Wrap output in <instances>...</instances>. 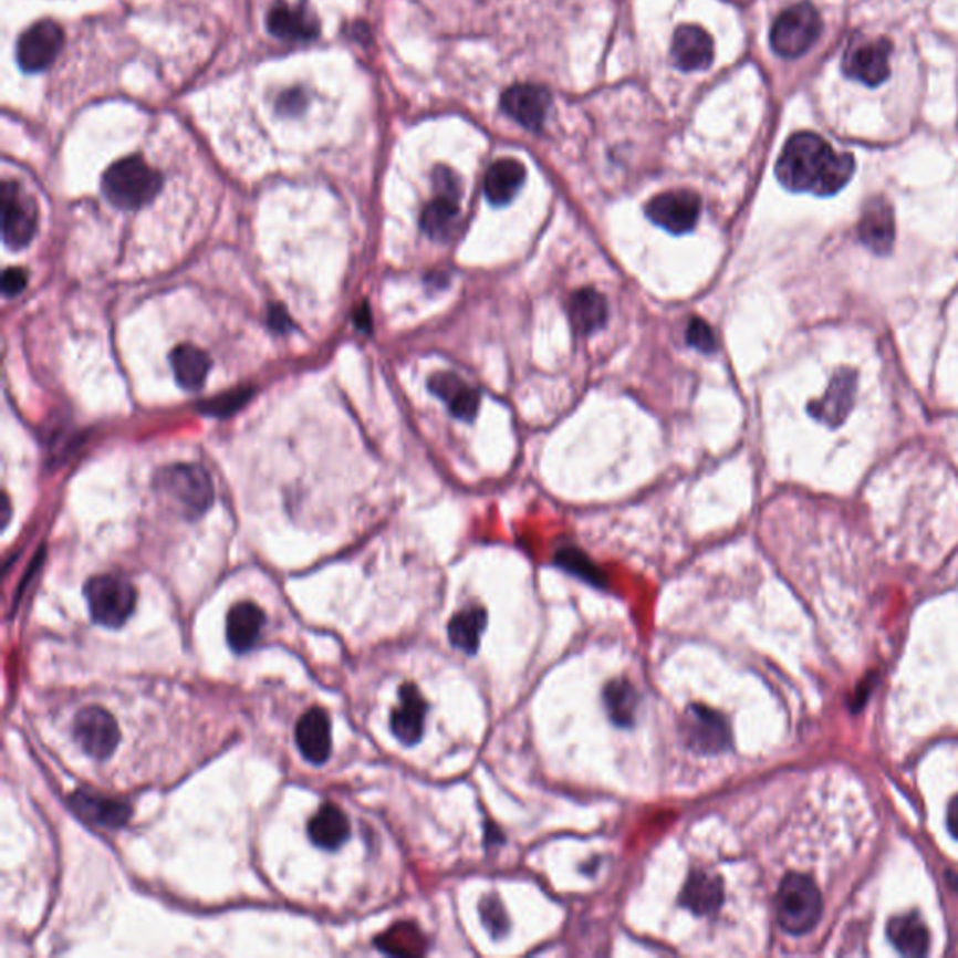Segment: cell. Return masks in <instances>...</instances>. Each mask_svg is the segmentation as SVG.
Returning a JSON list of instances; mask_svg holds the SVG:
<instances>
[{
    "instance_id": "23",
    "label": "cell",
    "mask_w": 958,
    "mask_h": 958,
    "mask_svg": "<svg viewBox=\"0 0 958 958\" xmlns=\"http://www.w3.org/2000/svg\"><path fill=\"white\" fill-rule=\"evenodd\" d=\"M527 180V169L517 159H498L487 169L483 191L492 207H506Z\"/></svg>"
},
{
    "instance_id": "1",
    "label": "cell",
    "mask_w": 958,
    "mask_h": 958,
    "mask_svg": "<svg viewBox=\"0 0 958 958\" xmlns=\"http://www.w3.org/2000/svg\"><path fill=\"white\" fill-rule=\"evenodd\" d=\"M854 169L850 154H839L813 132H800L787 140L777 159L775 175L790 191L830 197L850 183Z\"/></svg>"
},
{
    "instance_id": "19",
    "label": "cell",
    "mask_w": 958,
    "mask_h": 958,
    "mask_svg": "<svg viewBox=\"0 0 958 958\" xmlns=\"http://www.w3.org/2000/svg\"><path fill=\"white\" fill-rule=\"evenodd\" d=\"M722 897V879L714 871L697 868L689 874L686 886L679 893V903L697 916H710L721 908Z\"/></svg>"
},
{
    "instance_id": "15",
    "label": "cell",
    "mask_w": 958,
    "mask_h": 958,
    "mask_svg": "<svg viewBox=\"0 0 958 958\" xmlns=\"http://www.w3.org/2000/svg\"><path fill=\"white\" fill-rule=\"evenodd\" d=\"M268 31L287 42H310L319 37V19L305 4L291 7L287 2H275L268 12Z\"/></svg>"
},
{
    "instance_id": "38",
    "label": "cell",
    "mask_w": 958,
    "mask_h": 958,
    "mask_svg": "<svg viewBox=\"0 0 958 958\" xmlns=\"http://www.w3.org/2000/svg\"><path fill=\"white\" fill-rule=\"evenodd\" d=\"M947 830L952 837L958 839V795L952 798L949 809H947Z\"/></svg>"
},
{
    "instance_id": "36",
    "label": "cell",
    "mask_w": 958,
    "mask_h": 958,
    "mask_svg": "<svg viewBox=\"0 0 958 958\" xmlns=\"http://www.w3.org/2000/svg\"><path fill=\"white\" fill-rule=\"evenodd\" d=\"M27 287V273L21 268H8L2 275V291L7 296H15Z\"/></svg>"
},
{
    "instance_id": "20",
    "label": "cell",
    "mask_w": 958,
    "mask_h": 958,
    "mask_svg": "<svg viewBox=\"0 0 958 958\" xmlns=\"http://www.w3.org/2000/svg\"><path fill=\"white\" fill-rule=\"evenodd\" d=\"M429 389L448 405L449 413L462 421H472L478 414L479 392L468 386L454 373H437L429 381Z\"/></svg>"
},
{
    "instance_id": "17",
    "label": "cell",
    "mask_w": 958,
    "mask_h": 958,
    "mask_svg": "<svg viewBox=\"0 0 958 958\" xmlns=\"http://www.w3.org/2000/svg\"><path fill=\"white\" fill-rule=\"evenodd\" d=\"M427 702L413 684L399 689V704L392 711V732L405 746H416L424 736Z\"/></svg>"
},
{
    "instance_id": "27",
    "label": "cell",
    "mask_w": 958,
    "mask_h": 958,
    "mask_svg": "<svg viewBox=\"0 0 958 958\" xmlns=\"http://www.w3.org/2000/svg\"><path fill=\"white\" fill-rule=\"evenodd\" d=\"M887 936L893 946L906 957H925L928 952L927 925L921 921L917 914H906L889 921Z\"/></svg>"
},
{
    "instance_id": "16",
    "label": "cell",
    "mask_w": 958,
    "mask_h": 958,
    "mask_svg": "<svg viewBox=\"0 0 958 958\" xmlns=\"http://www.w3.org/2000/svg\"><path fill=\"white\" fill-rule=\"evenodd\" d=\"M674 64L684 72H698L714 62V40L697 24H681L673 38Z\"/></svg>"
},
{
    "instance_id": "35",
    "label": "cell",
    "mask_w": 958,
    "mask_h": 958,
    "mask_svg": "<svg viewBox=\"0 0 958 958\" xmlns=\"http://www.w3.org/2000/svg\"><path fill=\"white\" fill-rule=\"evenodd\" d=\"M305 107H308V96L300 88L283 92L278 100V111L281 115H300L304 113Z\"/></svg>"
},
{
    "instance_id": "24",
    "label": "cell",
    "mask_w": 958,
    "mask_h": 958,
    "mask_svg": "<svg viewBox=\"0 0 958 958\" xmlns=\"http://www.w3.org/2000/svg\"><path fill=\"white\" fill-rule=\"evenodd\" d=\"M308 833L319 848L337 850L351 837V822L340 806L324 803L310 820Z\"/></svg>"
},
{
    "instance_id": "2",
    "label": "cell",
    "mask_w": 958,
    "mask_h": 958,
    "mask_svg": "<svg viewBox=\"0 0 958 958\" xmlns=\"http://www.w3.org/2000/svg\"><path fill=\"white\" fill-rule=\"evenodd\" d=\"M164 178L140 156H129L105 170L102 189L105 199L121 210H139L156 199Z\"/></svg>"
},
{
    "instance_id": "13",
    "label": "cell",
    "mask_w": 958,
    "mask_h": 958,
    "mask_svg": "<svg viewBox=\"0 0 958 958\" xmlns=\"http://www.w3.org/2000/svg\"><path fill=\"white\" fill-rule=\"evenodd\" d=\"M892 42L886 38L855 43L844 55L843 70L850 80L863 85L878 86L889 77Z\"/></svg>"
},
{
    "instance_id": "6",
    "label": "cell",
    "mask_w": 958,
    "mask_h": 958,
    "mask_svg": "<svg viewBox=\"0 0 958 958\" xmlns=\"http://www.w3.org/2000/svg\"><path fill=\"white\" fill-rule=\"evenodd\" d=\"M822 32V19L816 8L800 2L784 10L771 27V48L783 59H798L813 48Z\"/></svg>"
},
{
    "instance_id": "28",
    "label": "cell",
    "mask_w": 958,
    "mask_h": 958,
    "mask_svg": "<svg viewBox=\"0 0 958 958\" xmlns=\"http://www.w3.org/2000/svg\"><path fill=\"white\" fill-rule=\"evenodd\" d=\"M487 613L479 605H468L451 618L448 625V635L451 644L465 654L472 655L478 652L479 641L486 632Z\"/></svg>"
},
{
    "instance_id": "31",
    "label": "cell",
    "mask_w": 958,
    "mask_h": 958,
    "mask_svg": "<svg viewBox=\"0 0 958 958\" xmlns=\"http://www.w3.org/2000/svg\"><path fill=\"white\" fill-rule=\"evenodd\" d=\"M479 914L481 921L486 925L487 930L491 933L492 938H502L510 930V917L503 910L502 903L497 897H486L479 904Z\"/></svg>"
},
{
    "instance_id": "29",
    "label": "cell",
    "mask_w": 958,
    "mask_h": 958,
    "mask_svg": "<svg viewBox=\"0 0 958 958\" xmlns=\"http://www.w3.org/2000/svg\"><path fill=\"white\" fill-rule=\"evenodd\" d=\"M608 719L618 727H632L637 717L638 693L627 679H613L603 689Z\"/></svg>"
},
{
    "instance_id": "14",
    "label": "cell",
    "mask_w": 958,
    "mask_h": 958,
    "mask_svg": "<svg viewBox=\"0 0 958 958\" xmlns=\"http://www.w3.org/2000/svg\"><path fill=\"white\" fill-rule=\"evenodd\" d=\"M551 105L546 88L532 83H519L503 92L502 110L528 129H540Z\"/></svg>"
},
{
    "instance_id": "5",
    "label": "cell",
    "mask_w": 958,
    "mask_h": 958,
    "mask_svg": "<svg viewBox=\"0 0 958 958\" xmlns=\"http://www.w3.org/2000/svg\"><path fill=\"white\" fill-rule=\"evenodd\" d=\"M85 597L92 619L111 629L126 624L137 603L134 584L118 575L92 576L85 584Z\"/></svg>"
},
{
    "instance_id": "37",
    "label": "cell",
    "mask_w": 958,
    "mask_h": 958,
    "mask_svg": "<svg viewBox=\"0 0 958 958\" xmlns=\"http://www.w3.org/2000/svg\"><path fill=\"white\" fill-rule=\"evenodd\" d=\"M268 321H270V326L278 332H287L291 327V319L287 315V311L281 310V308H272Z\"/></svg>"
},
{
    "instance_id": "9",
    "label": "cell",
    "mask_w": 958,
    "mask_h": 958,
    "mask_svg": "<svg viewBox=\"0 0 958 958\" xmlns=\"http://www.w3.org/2000/svg\"><path fill=\"white\" fill-rule=\"evenodd\" d=\"M38 229L37 200L27 194L21 184L7 180L2 184V237L8 248L23 249L32 242Z\"/></svg>"
},
{
    "instance_id": "3",
    "label": "cell",
    "mask_w": 958,
    "mask_h": 958,
    "mask_svg": "<svg viewBox=\"0 0 958 958\" xmlns=\"http://www.w3.org/2000/svg\"><path fill=\"white\" fill-rule=\"evenodd\" d=\"M156 489L184 517L197 519L212 506V479L199 465H173L158 473Z\"/></svg>"
},
{
    "instance_id": "30",
    "label": "cell",
    "mask_w": 958,
    "mask_h": 958,
    "mask_svg": "<svg viewBox=\"0 0 958 958\" xmlns=\"http://www.w3.org/2000/svg\"><path fill=\"white\" fill-rule=\"evenodd\" d=\"M862 237L874 248H889L893 240V214L884 200L868 205L862 219Z\"/></svg>"
},
{
    "instance_id": "10",
    "label": "cell",
    "mask_w": 958,
    "mask_h": 958,
    "mask_svg": "<svg viewBox=\"0 0 958 958\" xmlns=\"http://www.w3.org/2000/svg\"><path fill=\"white\" fill-rule=\"evenodd\" d=\"M73 736L92 759L107 760L121 741V728L115 717L100 706H88L75 716Z\"/></svg>"
},
{
    "instance_id": "26",
    "label": "cell",
    "mask_w": 958,
    "mask_h": 958,
    "mask_svg": "<svg viewBox=\"0 0 958 958\" xmlns=\"http://www.w3.org/2000/svg\"><path fill=\"white\" fill-rule=\"evenodd\" d=\"M570 315L579 334H594L607 322V302L594 289H581L571 296Z\"/></svg>"
},
{
    "instance_id": "32",
    "label": "cell",
    "mask_w": 958,
    "mask_h": 958,
    "mask_svg": "<svg viewBox=\"0 0 958 958\" xmlns=\"http://www.w3.org/2000/svg\"><path fill=\"white\" fill-rule=\"evenodd\" d=\"M556 562L560 565H564L565 570L571 571V573L583 576L590 583H601L603 581V575H601L600 571L595 570L594 564L584 556L583 552L576 551V549L560 551Z\"/></svg>"
},
{
    "instance_id": "33",
    "label": "cell",
    "mask_w": 958,
    "mask_h": 958,
    "mask_svg": "<svg viewBox=\"0 0 958 958\" xmlns=\"http://www.w3.org/2000/svg\"><path fill=\"white\" fill-rule=\"evenodd\" d=\"M687 343L704 354H710L717 348L716 332L702 319H693L687 326Z\"/></svg>"
},
{
    "instance_id": "25",
    "label": "cell",
    "mask_w": 958,
    "mask_h": 958,
    "mask_svg": "<svg viewBox=\"0 0 958 958\" xmlns=\"http://www.w3.org/2000/svg\"><path fill=\"white\" fill-rule=\"evenodd\" d=\"M170 365H173L176 383L188 392H199L207 383L210 358L207 352L200 351L199 346H176L170 354Z\"/></svg>"
},
{
    "instance_id": "7",
    "label": "cell",
    "mask_w": 958,
    "mask_h": 958,
    "mask_svg": "<svg viewBox=\"0 0 958 958\" xmlns=\"http://www.w3.org/2000/svg\"><path fill=\"white\" fill-rule=\"evenodd\" d=\"M679 736L698 754H717L730 747L732 736L725 717L702 704H691L679 719Z\"/></svg>"
},
{
    "instance_id": "21",
    "label": "cell",
    "mask_w": 958,
    "mask_h": 958,
    "mask_svg": "<svg viewBox=\"0 0 958 958\" xmlns=\"http://www.w3.org/2000/svg\"><path fill=\"white\" fill-rule=\"evenodd\" d=\"M267 616L251 601L237 603L227 614V643L237 654H246L261 637Z\"/></svg>"
},
{
    "instance_id": "11",
    "label": "cell",
    "mask_w": 958,
    "mask_h": 958,
    "mask_svg": "<svg viewBox=\"0 0 958 958\" xmlns=\"http://www.w3.org/2000/svg\"><path fill=\"white\" fill-rule=\"evenodd\" d=\"M702 202L691 189H673L657 195L646 205V216L652 223L670 235H686L697 225Z\"/></svg>"
},
{
    "instance_id": "8",
    "label": "cell",
    "mask_w": 958,
    "mask_h": 958,
    "mask_svg": "<svg viewBox=\"0 0 958 958\" xmlns=\"http://www.w3.org/2000/svg\"><path fill=\"white\" fill-rule=\"evenodd\" d=\"M435 191L437 197L425 207L421 214V229L427 237L442 242L448 240L454 231L457 216H459V200H461V186L454 170L448 167H437L435 175Z\"/></svg>"
},
{
    "instance_id": "12",
    "label": "cell",
    "mask_w": 958,
    "mask_h": 958,
    "mask_svg": "<svg viewBox=\"0 0 958 958\" xmlns=\"http://www.w3.org/2000/svg\"><path fill=\"white\" fill-rule=\"evenodd\" d=\"M64 48V31L55 21H38L21 34L18 42V62L27 73L48 70Z\"/></svg>"
},
{
    "instance_id": "4",
    "label": "cell",
    "mask_w": 958,
    "mask_h": 958,
    "mask_svg": "<svg viewBox=\"0 0 958 958\" xmlns=\"http://www.w3.org/2000/svg\"><path fill=\"white\" fill-rule=\"evenodd\" d=\"M777 921L790 935H806L819 925L824 903L820 889L805 874L784 876L775 898Z\"/></svg>"
},
{
    "instance_id": "22",
    "label": "cell",
    "mask_w": 958,
    "mask_h": 958,
    "mask_svg": "<svg viewBox=\"0 0 958 958\" xmlns=\"http://www.w3.org/2000/svg\"><path fill=\"white\" fill-rule=\"evenodd\" d=\"M70 801L73 811L91 824L122 827L132 816V811L124 801L111 800L91 790H77Z\"/></svg>"
},
{
    "instance_id": "18",
    "label": "cell",
    "mask_w": 958,
    "mask_h": 958,
    "mask_svg": "<svg viewBox=\"0 0 958 958\" xmlns=\"http://www.w3.org/2000/svg\"><path fill=\"white\" fill-rule=\"evenodd\" d=\"M298 749L311 764H324L332 752V728L326 711L311 708L296 725Z\"/></svg>"
},
{
    "instance_id": "34",
    "label": "cell",
    "mask_w": 958,
    "mask_h": 958,
    "mask_svg": "<svg viewBox=\"0 0 958 958\" xmlns=\"http://www.w3.org/2000/svg\"><path fill=\"white\" fill-rule=\"evenodd\" d=\"M249 395H251V392H248V389H238V392H232V394L219 395L218 399L208 403L207 407H205V413L214 414V416H227V414H232L238 408H242L243 403L249 399Z\"/></svg>"
}]
</instances>
